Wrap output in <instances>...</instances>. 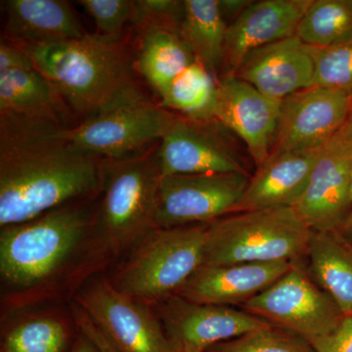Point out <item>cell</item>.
Returning <instances> with one entry per match:
<instances>
[{
  "instance_id": "obj_34",
  "label": "cell",
  "mask_w": 352,
  "mask_h": 352,
  "mask_svg": "<svg viewBox=\"0 0 352 352\" xmlns=\"http://www.w3.org/2000/svg\"><path fill=\"white\" fill-rule=\"evenodd\" d=\"M74 316L78 324V328L82 331L83 335L87 336L88 339L97 346L100 352H118L113 349L112 344L109 342L107 338L99 330V328L92 322L91 319L82 309L80 305H75L74 307Z\"/></svg>"
},
{
  "instance_id": "obj_25",
  "label": "cell",
  "mask_w": 352,
  "mask_h": 352,
  "mask_svg": "<svg viewBox=\"0 0 352 352\" xmlns=\"http://www.w3.org/2000/svg\"><path fill=\"white\" fill-rule=\"evenodd\" d=\"M217 82L199 61L190 65L162 95V107L201 122L214 120Z\"/></svg>"
},
{
  "instance_id": "obj_33",
  "label": "cell",
  "mask_w": 352,
  "mask_h": 352,
  "mask_svg": "<svg viewBox=\"0 0 352 352\" xmlns=\"http://www.w3.org/2000/svg\"><path fill=\"white\" fill-rule=\"evenodd\" d=\"M25 69H36L29 53L17 44L2 41L0 44V72Z\"/></svg>"
},
{
  "instance_id": "obj_32",
  "label": "cell",
  "mask_w": 352,
  "mask_h": 352,
  "mask_svg": "<svg viewBox=\"0 0 352 352\" xmlns=\"http://www.w3.org/2000/svg\"><path fill=\"white\" fill-rule=\"evenodd\" d=\"M315 352H352V315L328 335L310 340Z\"/></svg>"
},
{
  "instance_id": "obj_26",
  "label": "cell",
  "mask_w": 352,
  "mask_h": 352,
  "mask_svg": "<svg viewBox=\"0 0 352 352\" xmlns=\"http://www.w3.org/2000/svg\"><path fill=\"white\" fill-rule=\"evenodd\" d=\"M295 36L317 47L352 41V0H312Z\"/></svg>"
},
{
  "instance_id": "obj_38",
  "label": "cell",
  "mask_w": 352,
  "mask_h": 352,
  "mask_svg": "<svg viewBox=\"0 0 352 352\" xmlns=\"http://www.w3.org/2000/svg\"><path fill=\"white\" fill-rule=\"evenodd\" d=\"M339 232L342 233L346 239L349 240V242L352 243V186H351V214L347 217L346 223L342 226Z\"/></svg>"
},
{
  "instance_id": "obj_20",
  "label": "cell",
  "mask_w": 352,
  "mask_h": 352,
  "mask_svg": "<svg viewBox=\"0 0 352 352\" xmlns=\"http://www.w3.org/2000/svg\"><path fill=\"white\" fill-rule=\"evenodd\" d=\"M4 4L6 34L21 44L59 43L87 34L68 2L8 0Z\"/></svg>"
},
{
  "instance_id": "obj_27",
  "label": "cell",
  "mask_w": 352,
  "mask_h": 352,
  "mask_svg": "<svg viewBox=\"0 0 352 352\" xmlns=\"http://www.w3.org/2000/svg\"><path fill=\"white\" fill-rule=\"evenodd\" d=\"M68 332L52 318L25 321L11 329L2 342V352H64Z\"/></svg>"
},
{
  "instance_id": "obj_29",
  "label": "cell",
  "mask_w": 352,
  "mask_h": 352,
  "mask_svg": "<svg viewBox=\"0 0 352 352\" xmlns=\"http://www.w3.org/2000/svg\"><path fill=\"white\" fill-rule=\"evenodd\" d=\"M307 46L314 65V87L352 92V41L337 45Z\"/></svg>"
},
{
  "instance_id": "obj_21",
  "label": "cell",
  "mask_w": 352,
  "mask_h": 352,
  "mask_svg": "<svg viewBox=\"0 0 352 352\" xmlns=\"http://www.w3.org/2000/svg\"><path fill=\"white\" fill-rule=\"evenodd\" d=\"M307 256L310 275L340 308L352 315V243L339 231L312 233Z\"/></svg>"
},
{
  "instance_id": "obj_17",
  "label": "cell",
  "mask_w": 352,
  "mask_h": 352,
  "mask_svg": "<svg viewBox=\"0 0 352 352\" xmlns=\"http://www.w3.org/2000/svg\"><path fill=\"white\" fill-rule=\"evenodd\" d=\"M289 261L201 265L175 295L203 305H244L292 270Z\"/></svg>"
},
{
  "instance_id": "obj_7",
  "label": "cell",
  "mask_w": 352,
  "mask_h": 352,
  "mask_svg": "<svg viewBox=\"0 0 352 352\" xmlns=\"http://www.w3.org/2000/svg\"><path fill=\"white\" fill-rule=\"evenodd\" d=\"M157 146L124 159L103 160L101 223L113 245L134 244L154 229L162 175Z\"/></svg>"
},
{
  "instance_id": "obj_10",
  "label": "cell",
  "mask_w": 352,
  "mask_h": 352,
  "mask_svg": "<svg viewBox=\"0 0 352 352\" xmlns=\"http://www.w3.org/2000/svg\"><path fill=\"white\" fill-rule=\"evenodd\" d=\"M249 180L243 173L163 176L154 228L210 223L232 214Z\"/></svg>"
},
{
  "instance_id": "obj_23",
  "label": "cell",
  "mask_w": 352,
  "mask_h": 352,
  "mask_svg": "<svg viewBox=\"0 0 352 352\" xmlns=\"http://www.w3.org/2000/svg\"><path fill=\"white\" fill-rule=\"evenodd\" d=\"M195 61V56L179 32L166 28L143 30L139 69L160 97Z\"/></svg>"
},
{
  "instance_id": "obj_3",
  "label": "cell",
  "mask_w": 352,
  "mask_h": 352,
  "mask_svg": "<svg viewBox=\"0 0 352 352\" xmlns=\"http://www.w3.org/2000/svg\"><path fill=\"white\" fill-rule=\"evenodd\" d=\"M312 233L293 207L226 215L208 223L203 265L300 263L307 256Z\"/></svg>"
},
{
  "instance_id": "obj_24",
  "label": "cell",
  "mask_w": 352,
  "mask_h": 352,
  "mask_svg": "<svg viewBox=\"0 0 352 352\" xmlns=\"http://www.w3.org/2000/svg\"><path fill=\"white\" fill-rule=\"evenodd\" d=\"M226 30L217 0H185L180 36L197 61L210 73L223 61Z\"/></svg>"
},
{
  "instance_id": "obj_14",
  "label": "cell",
  "mask_w": 352,
  "mask_h": 352,
  "mask_svg": "<svg viewBox=\"0 0 352 352\" xmlns=\"http://www.w3.org/2000/svg\"><path fill=\"white\" fill-rule=\"evenodd\" d=\"M352 148L337 136L322 148L302 198L294 206L314 232H336L351 210Z\"/></svg>"
},
{
  "instance_id": "obj_15",
  "label": "cell",
  "mask_w": 352,
  "mask_h": 352,
  "mask_svg": "<svg viewBox=\"0 0 352 352\" xmlns=\"http://www.w3.org/2000/svg\"><path fill=\"white\" fill-rule=\"evenodd\" d=\"M280 107L281 101L236 76H223L217 82L214 120L242 139L256 168L272 151Z\"/></svg>"
},
{
  "instance_id": "obj_9",
  "label": "cell",
  "mask_w": 352,
  "mask_h": 352,
  "mask_svg": "<svg viewBox=\"0 0 352 352\" xmlns=\"http://www.w3.org/2000/svg\"><path fill=\"white\" fill-rule=\"evenodd\" d=\"M76 302L118 352H175L151 310L107 279L90 281Z\"/></svg>"
},
{
  "instance_id": "obj_6",
  "label": "cell",
  "mask_w": 352,
  "mask_h": 352,
  "mask_svg": "<svg viewBox=\"0 0 352 352\" xmlns=\"http://www.w3.org/2000/svg\"><path fill=\"white\" fill-rule=\"evenodd\" d=\"M208 223L154 228L120 272L117 288L127 295L163 300L203 265Z\"/></svg>"
},
{
  "instance_id": "obj_28",
  "label": "cell",
  "mask_w": 352,
  "mask_h": 352,
  "mask_svg": "<svg viewBox=\"0 0 352 352\" xmlns=\"http://www.w3.org/2000/svg\"><path fill=\"white\" fill-rule=\"evenodd\" d=\"M206 352H315L308 340L276 326L252 331L219 342Z\"/></svg>"
},
{
  "instance_id": "obj_37",
  "label": "cell",
  "mask_w": 352,
  "mask_h": 352,
  "mask_svg": "<svg viewBox=\"0 0 352 352\" xmlns=\"http://www.w3.org/2000/svg\"><path fill=\"white\" fill-rule=\"evenodd\" d=\"M71 352H100L94 342H91L87 336L83 335L78 342H76L73 351Z\"/></svg>"
},
{
  "instance_id": "obj_22",
  "label": "cell",
  "mask_w": 352,
  "mask_h": 352,
  "mask_svg": "<svg viewBox=\"0 0 352 352\" xmlns=\"http://www.w3.org/2000/svg\"><path fill=\"white\" fill-rule=\"evenodd\" d=\"M59 96L36 69L0 72V113L60 120Z\"/></svg>"
},
{
  "instance_id": "obj_13",
  "label": "cell",
  "mask_w": 352,
  "mask_h": 352,
  "mask_svg": "<svg viewBox=\"0 0 352 352\" xmlns=\"http://www.w3.org/2000/svg\"><path fill=\"white\" fill-rule=\"evenodd\" d=\"M159 314L175 352H206L219 342L271 325L244 309L190 302L175 294L162 300Z\"/></svg>"
},
{
  "instance_id": "obj_30",
  "label": "cell",
  "mask_w": 352,
  "mask_h": 352,
  "mask_svg": "<svg viewBox=\"0 0 352 352\" xmlns=\"http://www.w3.org/2000/svg\"><path fill=\"white\" fill-rule=\"evenodd\" d=\"M80 6L94 19L104 38L119 41L124 25L132 20L133 1L129 0H82Z\"/></svg>"
},
{
  "instance_id": "obj_11",
  "label": "cell",
  "mask_w": 352,
  "mask_h": 352,
  "mask_svg": "<svg viewBox=\"0 0 352 352\" xmlns=\"http://www.w3.org/2000/svg\"><path fill=\"white\" fill-rule=\"evenodd\" d=\"M351 108V94L335 88L311 87L289 95L281 101L271 153L321 149L344 126Z\"/></svg>"
},
{
  "instance_id": "obj_36",
  "label": "cell",
  "mask_w": 352,
  "mask_h": 352,
  "mask_svg": "<svg viewBox=\"0 0 352 352\" xmlns=\"http://www.w3.org/2000/svg\"><path fill=\"white\" fill-rule=\"evenodd\" d=\"M351 113H349V119H347L344 126L342 127V129L338 132L337 138L340 141L344 143V144L352 148V92L351 94Z\"/></svg>"
},
{
  "instance_id": "obj_35",
  "label": "cell",
  "mask_w": 352,
  "mask_h": 352,
  "mask_svg": "<svg viewBox=\"0 0 352 352\" xmlns=\"http://www.w3.org/2000/svg\"><path fill=\"white\" fill-rule=\"evenodd\" d=\"M220 14L223 17L224 21L237 19L238 17L244 12L252 3V0H217Z\"/></svg>"
},
{
  "instance_id": "obj_18",
  "label": "cell",
  "mask_w": 352,
  "mask_h": 352,
  "mask_svg": "<svg viewBox=\"0 0 352 352\" xmlns=\"http://www.w3.org/2000/svg\"><path fill=\"white\" fill-rule=\"evenodd\" d=\"M234 76L266 96L282 101L298 90L314 87V65L305 44L294 36L252 51Z\"/></svg>"
},
{
  "instance_id": "obj_31",
  "label": "cell",
  "mask_w": 352,
  "mask_h": 352,
  "mask_svg": "<svg viewBox=\"0 0 352 352\" xmlns=\"http://www.w3.org/2000/svg\"><path fill=\"white\" fill-rule=\"evenodd\" d=\"M184 1L175 0H140L133 1L132 21L142 28H166L179 32Z\"/></svg>"
},
{
  "instance_id": "obj_1",
  "label": "cell",
  "mask_w": 352,
  "mask_h": 352,
  "mask_svg": "<svg viewBox=\"0 0 352 352\" xmlns=\"http://www.w3.org/2000/svg\"><path fill=\"white\" fill-rule=\"evenodd\" d=\"M60 120L0 113V226L24 223L103 184V160L80 151Z\"/></svg>"
},
{
  "instance_id": "obj_4",
  "label": "cell",
  "mask_w": 352,
  "mask_h": 352,
  "mask_svg": "<svg viewBox=\"0 0 352 352\" xmlns=\"http://www.w3.org/2000/svg\"><path fill=\"white\" fill-rule=\"evenodd\" d=\"M89 224L85 210L62 206L24 223L2 227V278L18 287L41 283L75 251Z\"/></svg>"
},
{
  "instance_id": "obj_19",
  "label": "cell",
  "mask_w": 352,
  "mask_h": 352,
  "mask_svg": "<svg viewBox=\"0 0 352 352\" xmlns=\"http://www.w3.org/2000/svg\"><path fill=\"white\" fill-rule=\"evenodd\" d=\"M321 149L272 152L250 177L232 214L294 207L307 189Z\"/></svg>"
},
{
  "instance_id": "obj_12",
  "label": "cell",
  "mask_w": 352,
  "mask_h": 352,
  "mask_svg": "<svg viewBox=\"0 0 352 352\" xmlns=\"http://www.w3.org/2000/svg\"><path fill=\"white\" fill-rule=\"evenodd\" d=\"M210 124L173 116L157 145L162 177L215 173L249 175L232 143Z\"/></svg>"
},
{
  "instance_id": "obj_2",
  "label": "cell",
  "mask_w": 352,
  "mask_h": 352,
  "mask_svg": "<svg viewBox=\"0 0 352 352\" xmlns=\"http://www.w3.org/2000/svg\"><path fill=\"white\" fill-rule=\"evenodd\" d=\"M34 68L57 88L83 118L133 85L131 66L119 41L100 34L41 44H21Z\"/></svg>"
},
{
  "instance_id": "obj_8",
  "label": "cell",
  "mask_w": 352,
  "mask_h": 352,
  "mask_svg": "<svg viewBox=\"0 0 352 352\" xmlns=\"http://www.w3.org/2000/svg\"><path fill=\"white\" fill-rule=\"evenodd\" d=\"M307 271L302 264L296 263L275 283L241 307L308 342L328 335L344 316Z\"/></svg>"
},
{
  "instance_id": "obj_16",
  "label": "cell",
  "mask_w": 352,
  "mask_h": 352,
  "mask_svg": "<svg viewBox=\"0 0 352 352\" xmlns=\"http://www.w3.org/2000/svg\"><path fill=\"white\" fill-rule=\"evenodd\" d=\"M312 0L254 1L227 25L223 76H234L252 51L296 34L298 23Z\"/></svg>"
},
{
  "instance_id": "obj_5",
  "label": "cell",
  "mask_w": 352,
  "mask_h": 352,
  "mask_svg": "<svg viewBox=\"0 0 352 352\" xmlns=\"http://www.w3.org/2000/svg\"><path fill=\"white\" fill-rule=\"evenodd\" d=\"M173 113L145 96L135 85L83 118L65 127V135L80 151L101 160L124 159L149 149L161 140Z\"/></svg>"
}]
</instances>
